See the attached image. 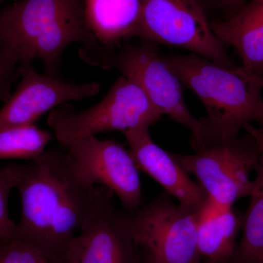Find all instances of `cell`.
Listing matches in <instances>:
<instances>
[{
  "mask_svg": "<svg viewBox=\"0 0 263 263\" xmlns=\"http://www.w3.org/2000/svg\"><path fill=\"white\" fill-rule=\"evenodd\" d=\"M8 167L22 202L15 234L66 263L76 233L114 193L93 183L68 151L51 148L27 163Z\"/></svg>",
  "mask_w": 263,
  "mask_h": 263,
  "instance_id": "obj_1",
  "label": "cell"
},
{
  "mask_svg": "<svg viewBox=\"0 0 263 263\" xmlns=\"http://www.w3.org/2000/svg\"><path fill=\"white\" fill-rule=\"evenodd\" d=\"M183 86L192 90L206 109L191 132L195 152L232 141L247 124L263 127V79L243 67H226L190 53L163 57Z\"/></svg>",
  "mask_w": 263,
  "mask_h": 263,
  "instance_id": "obj_2",
  "label": "cell"
},
{
  "mask_svg": "<svg viewBox=\"0 0 263 263\" xmlns=\"http://www.w3.org/2000/svg\"><path fill=\"white\" fill-rule=\"evenodd\" d=\"M95 41L84 0H19L0 11V46L13 48L20 60H40L54 79H63L66 48Z\"/></svg>",
  "mask_w": 263,
  "mask_h": 263,
  "instance_id": "obj_3",
  "label": "cell"
},
{
  "mask_svg": "<svg viewBox=\"0 0 263 263\" xmlns=\"http://www.w3.org/2000/svg\"><path fill=\"white\" fill-rule=\"evenodd\" d=\"M79 56L88 65L122 72L143 90L162 115L191 132L196 129L198 119L189 110L183 85L164 61L157 43L141 40L138 44L108 46L97 40L81 46Z\"/></svg>",
  "mask_w": 263,
  "mask_h": 263,
  "instance_id": "obj_4",
  "label": "cell"
},
{
  "mask_svg": "<svg viewBox=\"0 0 263 263\" xmlns=\"http://www.w3.org/2000/svg\"><path fill=\"white\" fill-rule=\"evenodd\" d=\"M162 116L143 90L122 76L95 106L78 111L72 105L65 103L50 112L47 122L57 141L67 149L84 137L149 128Z\"/></svg>",
  "mask_w": 263,
  "mask_h": 263,
  "instance_id": "obj_5",
  "label": "cell"
},
{
  "mask_svg": "<svg viewBox=\"0 0 263 263\" xmlns=\"http://www.w3.org/2000/svg\"><path fill=\"white\" fill-rule=\"evenodd\" d=\"M171 155L188 174L197 178L216 209L233 208L235 202L252 195L253 181L250 176L257 168L260 151L248 133L193 155Z\"/></svg>",
  "mask_w": 263,
  "mask_h": 263,
  "instance_id": "obj_6",
  "label": "cell"
},
{
  "mask_svg": "<svg viewBox=\"0 0 263 263\" xmlns=\"http://www.w3.org/2000/svg\"><path fill=\"white\" fill-rule=\"evenodd\" d=\"M202 214L176 205L166 192L129 214L133 239L146 253L142 263H204L197 248Z\"/></svg>",
  "mask_w": 263,
  "mask_h": 263,
  "instance_id": "obj_7",
  "label": "cell"
},
{
  "mask_svg": "<svg viewBox=\"0 0 263 263\" xmlns=\"http://www.w3.org/2000/svg\"><path fill=\"white\" fill-rule=\"evenodd\" d=\"M196 0H141L138 37L183 48L218 65L235 67Z\"/></svg>",
  "mask_w": 263,
  "mask_h": 263,
  "instance_id": "obj_8",
  "label": "cell"
},
{
  "mask_svg": "<svg viewBox=\"0 0 263 263\" xmlns=\"http://www.w3.org/2000/svg\"><path fill=\"white\" fill-rule=\"evenodd\" d=\"M22 78L16 91L0 110V129L35 124L43 114L69 101H80L100 92L98 82L76 84L47 75L33 68L32 61L19 62Z\"/></svg>",
  "mask_w": 263,
  "mask_h": 263,
  "instance_id": "obj_9",
  "label": "cell"
},
{
  "mask_svg": "<svg viewBox=\"0 0 263 263\" xmlns=\"http://www.w3.org/2000/svg\"><path fill=\"white\" fill-rule=\"evenodd\" d=\"M67 150L93 183L117 195L125 212L133 214L141 206L139 169L121 143L89 136L74 141Z\"/></svg>",
  "mask_w": 263,
  "mask_h": 263,
  "instance_id": "obj_10",
  "label": "cell"
},
{
  "mask_svg": "<svg viewBox=\"0 0 263 263\" xmlns=\"http://www.w3.org/2000/svg\"><path fill=\"white\" fill-rule=\"evenodd\" d=\"M109 197L79 230L66 263H142L133 239L129 214L119 212Z\"/></svg>",
  "mask_w": 263,
  "mask_h": 263,
  "instance_id": "obj_11",
  "label": "cell"
},
{
  "mask_svg": "<svg viewBox=\"0 0 263 263\" xmlns=\"http://www.w3.org/2000/svg\"><path fill=\"white\" fill-rule=\"evenodd\" d=\"M148 129L142 127L124 133L138 169L160 183L180 205L193 212H205L212 205L206 194L190 179L171 153L156 144Z\"/></svg>",
  "mask_w": 263,
  "mask_h": 263,
  "instance_id": "obj_12",
  "label": "cell"
},
{
  "mask_svg": "<svg viewBox=\"0 0 263 263\" xmlns=\"http://www.w3.org/2000/svg\"><path fill=\"white\" fill-rule=\"evenodd\" d=\"M210 25L224 46L235 48L241 67L263 79V0H248L233 16Z\"/></svg>",
  "mask_w": 263,
  "mask_h": 263,
  "instance_id": "obj_13",
  "label": "cell"
},
{
  "mask_svg": "<svg viewBox=\"0 0 263 263\" xmlns=\"http://www.w3.org/2000/svg\"><path fill=\"white\" fill-rule=\"evenodd\" d=\"M85 15L99 43L119 46L138 37L141 0H84Z\"/></svg>",
  "mask_w": 263,
  "mask_h": 263,
  "instance_id": "obj_14",
  "label": "cell"
},
{
  "mask_svg": "<svg viewBox=\"0 0 263 263\" xmlns=\"http://www.w3.org/2000/svg\"><path fill=\"white\" fill-rule=\"evenodd\" d=\"M243 219V214L233 208L219 210L211 205L202 213L197 224V248L202 262L223 263L233 258Z\"/></svg>",
  "mask_w": 263,
  "mask_h": 263,
  "instance_id": "obj_15",
  "label": "cell"
},
{
  "mask_svg": "<svg viewBox=\"0 0 263 263\" xmlns=\"http://www.w3.org/2000/svg\"><path fill=\"white\" fill-rule=\"evenodd\" d=\"M243 129L258 143L260 156L250 203L243 214L241 240L233 259L237 263H263V127L248 124Z\"/></svg>",
  "mask_w": 263,
  "mask_h": 263,
  "instance_id": "obj_16",
  "label": "cell"
},
{
  "mask_svg": "<svg viewBox=\"0 0 263 263\" xmlns=\"http://www.w3.org/2000/svg\"><path fill=\"white\" fill-rule=\"evenodd\" d=\"M53 139L36 124L0 129V160H32L44 153Z\"/></svg>",
  "mask_w": 263,
  "mask_h": 263,
  "instance_id": "obj_17",
  "label": "cell"
},
{
  "mask_svg": "<svg viewBox=\"0 0 263 263\" xmlns=\"http://www.w3.org/2000/svg\"><path fill=\"white\" fill-rule=\"evenodd\" d=\"M0 263H60L14 233L0 240Z\"/></svg>",
  "mask_w": 263,
  "mask_h": 263,
  "instance_id": "obj_18",
  "label": "cell"
},
{
  "mask_svg": "<svg viewBox=\"0 0 263 263\" xmlns=\"http://www.w3.org/2000/svg\"><path fill=\"white\" fill-rule=\"evenodd\" d=\"M20 55L13 48L0 46V103H5L11 95V88L20 77Z\"/></svg>",
  "mask_w": 263,
  "mask_h": 263,
  "instance_id": "obj_19",
  "label": "cell"
},
{
  "mask_svg": "<svg viewBox=\"0 0 263 263\" xmlns=\"http://www.w3.org/2000/svg\"><path fill=\"white\" fill-rule=\"evenodd\" d=\"M14 188L15 180L9 167H0V240L10 238L16 230L17 224L10 219L8 212V200Z\"/></svg>",
  "mask_w": 263,
  "mask_h": 263,
  "instance_id": "obj_20",
  "label": "cell"
},
{
  "mask_svg": "<svg viewBox=\"0 0 263 263\" xmlns=\"http://www.w3.org/2000/svg\"><path fill=\"white\" fill-rule=\"evenodd\" d=\"M205 12L215 10L223 15V19L236 14L248 0H196Z\"/></svg>",
  "mask_w": 263,
  "mask_h": 263,
  "instance_id": "obj_21",
  "label": "cell"
},
{
  "mask_svg": "<svg viewBox=\"0 0 263 263\" xmlns=\"http://www.w3.org/2000/svg\"><path fill=\"white\" fill-rule=\"evenodd\" d=\"M223 263H237V262H235V261L233 260V259H230V260L228 261V262H223Z\"/></svg>",
  "mask_w": 263,
  "mask_h": 263,
  "instance_id": "obj_22",
  "label": "cell"
},
{
  "mask_svg": "<svg viewBox=\"0 0 263 263\" xmlns=\"http://www.w3.org/2000/svg\"><path fill=\"white\" fill-rule=\"evenodd\" d=\"M5 1H6V0H0V3H3Z\"/></svg>",
  "mask_w": 263,
  "mask_h": 263,
  "instance_id": "obj_23",
  "label": "cell"
}]
</instances>
